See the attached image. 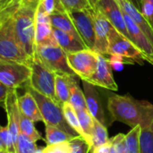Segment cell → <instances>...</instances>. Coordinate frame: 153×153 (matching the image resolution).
I'll return each mask as SVG.
<instances>
[{
    "label": "cell",
    "instance_id": "obj_49",
    "mask_svg": "<svg viewBox=\"0 0 153 153\" xmlns=\"http://www.w3.org/2000/svg\"><path fill=\"white\" fill-rule=\"evenodd\" d=\"M5 1H7V0H0V3H2V2H5Z\"/></svg>",
    "mask_w": 153,
    "mask_h": 153
},
{
    "label": "cell",
    "instance_id": "obj_48",
    "mask_svg": "<svg viewBox=\"0 0 153 153\" xmlns=\"http://www.w3.org/2000/svg\"><path fill=\"white\" fill-rule=\"evenodd\" d=\"M41 152H42V151H41V150H39V151H38L36 153H41Z\"/></svg>",
    "mask_w": 153,
    "mask_h": 153
},
{
    "label": "cell",
    "instance_id": "obj_2",
    "mask_svg": "<svg viewBox=\"0 0 153 153\" xmlns=\"http://www.w3.org/2000/svg\"><path fill=\"white\" fill-rule=\"evenodd\" d=\"M35 16L36 9L22 7L17 3L10 12V22L13 33L30 57H34L35 45Z\"/></svg>",
    "mask_w": 153,
    "mask_h": 153
},
{
    "label": "cell",
    "instance_id": "obj_25",
    "mask_svg": "<svg viewBox=\"0 0 153 153\" xmlns=\"http://www.w3.org/2000/svg\"><path fill=\"white\" fill-rule=\"evenodd\" d=\"M69 103L74 108V110L87 109L84 93L82 91V89L80 88L77 81H75L71 87Z\"/></svg>",
    "mask_w": 153,
    "mask_h": 153
},
{
    "label": "cell",
    "instance_id": "obj_27",
    "mask_svg": "<svg viewBox=\"0 0 153 153\" xmlns=\"http://www.w3.org/2000/svg\"><path fill=\"white\" fill-rule=\"evenodd\" d=\"M94 119V118H93ZM93 131H92V147L91 150L104 145L109 140L108 135L107 127L101 125L100 122L94 119L93 121Z\"/></svg>",
    "mask_w": 153,
    "mask_h": 153
},
{
    "label": "cell",
    "instance_id": "obj_14",
    "mask_svg": "<svg viewBox=\"0 0 153 153\" xmlns=\"http://www.w3.org/2000/svg\"><path fill=\"white\" fill-rule=\"evenodd\" d=\"M50 16L36 9L35 16V45L39 46H57Z\"/></svg>",
    "mask_w": 153,
    "mask_h": 153
},
{
    "label": "cell",
    "instance_id": "obj_41",
    "mask_svg": "<svg viewBox=\"0 0 153 153\" xmlns=\"http://www.w3.org/2000/svg\"><path fill=\"white\" fill-rule=\"evenodd\" d=\"M40 0H18V5L22 7H30L37 9Z\"/></svg>",
    "mask_w": 153,
    "mask_h": 153
},
{
    "label": "cell",
    "instance_id": "obj_18",
    "mask_svg": "<svg viewBox=\"0 0 153 153\" xmlns=\"http://www.w3.org/2000/svg\"><path fill=\"white\" fill-rule=\"evenodd\" d=\"M124 13L128 14L153 45V28L147 19L128 0H117Z\"/></svg>",
    "mask_w": 153,
    "mask_h": 153
},
{
    "label": "cell",
    "instance_id": "obj_30",
    "mask_svg": "<svg viewBox=\"0 0 153 153\" xmlns=\"http://www.w3.org/2000/svg\"><path fill=\"white\" fill-rule=\"evenodd\" d=\"M38 151L36 142L20 132L15 144V153H36Z\"/></svg>",
    "mask_w": 153,
    "mask_h": 153
},
{
    "label": "cell",
    "instance_id": "obj_50",
    "mask_svg": "<svg viewBox=\"0 0 153 153\" xmlns=\"http://www.w3.org/2000/svg\"></svg>",
    "mask_w": 153,
    "mask_h": 153
},
{
    "label": "cell",
    "instance_id": "obj_13",
    "mask_svg": "<svg viewBox=\"0 0 153 153\" xmlns=\"http://www.w3.org/2000/svg\"><path fill=\"white\" fill-rule=\"evenodd\" d=\"M4 108L7 117V127L12 134L14 145L20 134V108L18 105L17 90L10 89L4 101Z\"/></svg>",
    "mask_w": 153,
    "mask_h": 153
},
{
    "label": "cell",
    "instance_id": "obj_43",
    "mask_svg": "<svg viewBox=\"0 0 153 153\" xmlns=\"http://www.w3.org/2000/svg\"><path fill=\"white\" fill-rule=\"evenodd\" d=\"M133 5H134L139 11L142 12V0H128Z\"/></svg>",
    "mask_w": 153,
    "mask_h": 153
},
{
    "label": "cell",
    "instance_id": "obj_36",
    "mask_svg": "<svg viewBox=\"0 0 153 153\" xmlns=\"http://www.w3.org/2000/svg\"><path fill=\"white\" fill-rule=\"evenodd\" d=\"M41 151V153H71V147L69 142H65L56 144L47 145Z\"/></svg>",
    "mask_w": 153,
    "mask_h": 153
},
{
    "label": "cell",
    "instance_id": "obj_3",
    "mask_svg": "<svg viewBox=\"0 0 153 153\" xmlns=\"http://www.w3.org/2000/svg\"><path fill=\"white\" fill-rule=\"evenodd\" d=\"M17 0H13L0 13V60L29 65L31 57L18 42L10 22V12Z\"/></svg>",
    "mask_w": 153,
    "mask_h": 153
},
{
    "label": "cell",
    "instance_id": "obj_35",
    "mask_svg": "<svg viewBox=\"0 0 153 153\" xmlns=\"http://www.w3.org/2000/svg\"><path fill=\"white\" fill-rule=\"evenodd\" d=\"M71 153H89L91 147L82 136H76L69 142Z\"/></svg>",
    "mask_w": 153,
    "mask_h": 153
},
{
    "label": "cell",
    "instance_id": "obj_33",
    "mask_svg": "<svg viewBox=\"0 0 153 153\" xmlns=\"http://www.w3.org/2000/svg\"><path fill=\"white\" fill-rule=\"evenodd\" d=\"M58 1L62 8L65 12L91 8L88 0H58Z\"/></svg>",
    "mask_w": 153,
    "mask_h": 153
},
{
    "label": "cell",
    "instance_id": "obj_40",
    "mask_svg": "<svg viewBox=\"0 0 153 153\" xmlns=\"http://www.w3.org/2000/svg\"><path fill=\"white\" fill-rule=\"evenodd\" d=\"M92 153H116L115 152V145L113 142V138H110L107 143L98 148L92 150Z\"/></svg>",
    "mask_w": 153,
    "mask_h": 153
},
{
    "label": "cell",
    "instance_id": "obj_9",
    "mask_svg": "<svg viewBox=\"0 0 153 153\" xmlns=\"http://www.w3.org/2000/svg\"><path fill=\"white\" fill-rule=\"evenodd\" d=\"M94 9H82L66 12L71 18L80 38L87 48L93 50L95 45Z\"/></svg>",
    "mask_w": 153,
    "mask_h": 153
},
{
    "label": "cell",
    "instance_id": "obj_32",
    "mask_svg": "<svg viewBox=\"0 0 153 153\" xmlns=\"http://www.w3.org/2000/svg\"><path fill=\"white\" fill-rule=\"evenodd\" d=\"M37 9L49 16L56 12H65L58 0H40Z\"/></svg>",
    "mask_w": 153,
    "mask_h": 153
},
{
    "label": "cell",
    "instance_id": "obj_47",
    "mask_svg": "<svg viewBox=\"0 0 153 153\" xmlns=\"http://www.w3.org/2000/svg\"><path fill=\"white\" fill-rule=\"evenodd\" d=\"M0 153H8V152H7V151H5V150L4 149V150H0Z\"/></svg>",
    "mask_w": 153,
    "mask_h": 153
},
{
    "label": "cell",
    "instance_id": "obj_15",
    "mask_svg": "<svg viewBox=\"0 0 153 153\" xmlns=\"http://www.w3.org/2000/svg\"><path fill=\"white\" fill-rule=\"evenodd\" d=\"M124 16L132 42L142 53L144 60L153 65V45L128 14L124 13Z\"/></svg>",
    "mask_w": 153,
    "mask_h": 153
},
{
    "label": "cell",
    "instance_id": "obj_44",
    "mask_svg": "<svg viewBox=\"0 0 153 153\" xmlns=\"http://www.w3.org/2000/svg\"><path fill=\"white\" fill-rule=\"evenodd\" d=\"M13 0H7V1H5V2H2V3H0V13L4 10V9H5L12 2H13Z\"/></svg>",
    "mask_w": 153,
    "mask_h": 153
},
{
    "label": "cell",
    "instance_id": "obj_5",
    "mask_svg": "<svg viewBox=\"0 0 153 153\" xmlns=\"http://www.w3.org/2000/svg\"><path fill=\"white\" fill-rule=\"evenodd\" d=\"M29 65L30 67V76L27 83L38 92L58 104L55 93L56 74L48 68L36 56L30 59Z\"/></svg>",
    "mask_w": 153,
    "mask_h": 153
},
{
    "label": "cell",
    "instance_id": "obj_26",
    "mask_svg": "<svg viewBox=\"0 0 153 153\" xmlns=\"http://www.w3.org/2000/svg\"><path fill=\"white\" fill-rule=\"evenodd\" d=\"M62 109H63L65 118L66 122L68 123V125L72 127V129L74 131H75L78 134V135H80L83 138V133H82V127L80 126L78 116L76 114V111L74 110V108L71 106V104L69 102H67L62 106Z\"/></svg>",
    "mask_w": 153,
    "mask_h": 153
},
{
    "label": "cell",
    "instance_id": "obj_20",
    "mask_svg": "<svg viewBox=\"0 0 153 153\" xmlns=\"http://www.w3.org/2000/svg\"><path fill=\"white\" fill-rule=\"evenodd\" d=\"M53 31L57 46H59L66 54L87 48V47L82 42V40H81L78 38L56 29H54Z\"/></svg>",
    "mask_w": 153,
    "mask_h": 153
},
{
    "label": "cell",
    "instance_id": "obj_45",
    "mask_svg": "<svg viewBox=\"0 0 153 153\" xmlns=\"http://www.w3.org/2000/svg\"><path fill=\"white\" fill-rule=\"evenodd\" d=\"M88 1H89V3H90L91 7L92 9H95V6H96V4H97V3H98L99 0H88Z\"/></svg>",
    "mask_w": 153,
    "mask_h": 153
},
{
    "label": "cell",
    "instance_id": "obj_1",
    "mask_svg": "<svg viewBox=\"0 0 153 153\" xmlns=\"http://www.w3.org/2000/svg\"><path fill=\"white\" fill-rule=\"evenodd\" d=\"M108 109L111 123L119 121L131 126H139L141 129L153 128V104L138 100L128 95L111 94L108 100Z\"/></svg>",
    "mask_w": 153,
    "mask_h": 153
},
{
    "label": "cell",
    "instance_id": "obj_7",
    "mask_svg": "<svg viewBox=\"0 0 153 153\" xmlns=\"http://www.w3.org/2000/svg\"><path fill=\"white\" fill-rule=\"evenodd\" d=\"M66 56L69 66L82 81L89 82L92 78L98 65V53L86 48L73 53H67Z\"/></svg>",
    "mask_w": 153,
    "mask_h": 153
},
{
    "label": "cell",
    "instance_id": "obj_21",
    "mask_svg": "<svg viewBox=\"0 0 153 153\" xmlns=\"http://www.w3.org/2000/svg\"><path fill=\"white\" fill-rule=\"evenodd\" d=\"M75 81H77V77L65 74H56L55 93L57 103L61 107L65 103L69 102L71 87Z\"/></svg>",
    "mask_w": 153,
    "mask_h": 153
},
{
    "label": "cell",
    "instance_id": "obj_22",
    "mask_svg": "<svg viewBox=\"0 0 153 153\" xmlns=\"http://www.w3.org/2000/svg\"><path fill=\"white\" fill-rule=\"evenodd\" d=\"M51 25L54 29L67 32L82 40L71 18L66 12H56L50 15Z\"/></svg>",
    "mask_w": 153,
    "mask_h": 153
},
{
    "label": "cell",
    "instance_id": "obj_29",
    "mask_svg": "<svg viewBox=\"0 0 153 153\" xmlns=\"http://www.w3.org/2000/svg\"><path fill=\"white\" fill-rule=\"evenodd\" d=\"M20 132L35 142L42 139V136L34 126V122L25 117L22 112L20 114Z\"/></svg>",
    "mask_w": 153,
    "mask_h": 153
},
{
    "label": "cell",
    "instance_id": "obj_10",
    "mask_svg": "<svg viewBox=\"0 0 153 153\" xmlns=\"http://www.w3.org/2000/svg\"><path fill=\"white\" fill-rule=\"evenodd\" d=\"M94 29H95V45L93 51L96 53L108 56L111 40L119 33L108 20L100 12L94 10Z\"/></svg>",
    "mask_w": 153,
    "mask_h": 153
},
{
    "label": "cell",
    "instance_id": "obj_28",
    "mask_svg": "<svg viewBox=\"0 0 153 153\" xmlns=\"http://www.w3.org/2000/svg\"><path fill=\"white\" fill-rule=\"evenodd\" d=\"M140 134L141 127L139 126L132 128L125 136V143L127 153H140Z\"/></svg>",
    "mask_w": 153,
    "mask_h": 153
},
{
    "label": "cell",
    "instance_id": "obj_34",
    "mask_svg": "<svg viewBox=\"0 0 153 153\" xmlns=\"http://www.w3.org/2000/svg\"><path fill=\"white\" fill-rule=\"evenodd\" d=\"M0 141L8 153H15V145L12 137V134L6 126H0Z\"/></svg>",
    "mask_w": 153,
    "mask_h": 153
},
{
    "label": "cell",
    "instance_id": "obj_46",
    "mask_svg": "<svg viewBox=\"0 0 153 153\" xmlns=\"http://www.w3.org/2000/svg\"><path fill=\"white\" fill-rule=\"evenodd\" d=\"M4 146H3V144H2V143H1V141H0V150H4Z\"/></svg>",
    "mask_w": 153,
    "mask_h": 153
},
{
    "label": "cell",
    "instance_id": "obj_39",
    "mask_svg": "<svg viewBox=\"0 0 153 153\" xmlns=\"http://www.w3.org/2000/svg\"><path fill=\"white\" fill-rule=\"evenodd\" d=\"M125 134H119L113 138L114 145H115V152L116 153H127L126 152V143H125Z\"/></svg>",
    "mask_w": 153,
    "mask_h": 153
},
{
    "label": "cell",
    "instance_id": "obj_42",
    "mask_svg": "<svg viewBox=\"0 0 153 153\" xmlns=\"http://www.w3.org/2000/svg\"><path fill=\"white\" fill-rule=\"evenodd\" d=\"M9 90L10 89L6 88L4 84H2L0 82V104L4 103V101L5 98H6V95H7V93L9 91Z\"/></svg>",
    "mask_w": 153,
    "mask_h": 153
},
{
    "label": "cell",
    "instance_id": "obj_23",
    "mask_svg": "<svg viewBox=\"0 0 153 153\" xmlns=\"http://www.w3.org/2000/svg\"><path fill=\"white\" fill-rule=\"evenodd\" d=\"M78 116L80 126L83 133V138L85 141L92 147V131H93V117L88 111V109H79L75 110Z\"/></svg>",
    "mask_w": 153,
    "mask_h": 153
},
{
    "label": "cell",
    "instance_id": "obj_31",
    "mask_svg": "<svg viewBox=\"0 0 153 153\" xmlns=\"http://www.w3.org/2000/svg\"><path fill=\"white\" fill-rule=\"evenodd\" d=\"M140 153H153V128L141 129Z\"/></svg>",
    "mask_w": 153,
    "mask_h": 153
},
{
    "label": "cell",
    "instance_id": "obj_19",
    "mask_svg": "<svg viewBox=\"0 0 153 153\" xmlns=\"http://www.w3.org/2000/svg\"><path fill=\"white\" fill-rule=\"evenodd\" d=\"M18 105L20 111L34 123L43 122L37 101L28 91H26L23 95L18 96Z\"/></svg>",
    "mask_w": 153,
    "mask_h": 153
},
{
    "label": "cell",
    "instance_id": "obj_8",
    "mask_svg": "<svg viewBox=\"0 0 153 153\" xmlns=\"http://www.w3.org/2000/svg\"><path fill=\"white\" fill-rule=\"evenodd\" d=\"M30 76L29 65L0 60V82L6 88L17 90L29 82Z\"/></svg>",
    "mask_w": 153,
    "mask_h": 153
},
{
    "label": "cell",
    "instance_id": "obj_17",
    "mask_svg": "<svg viewBox=\"0 0 153 153\" xmlns=\"http://www.w3.org/2000/svg\"><path fill=\"white\" fill-rule=\"evenodd\" d=\"M88 82L92 83L95 86L101 87L109 91H116L118 90V86L116 83L114 77H113L112 67L107 56L99 54L96 72L94 75L92 76V78Z\"/></svg>",
    "mask_w": 153,
    "mask_h": 153
},
{
    "label": "cell",
    "instance_id": "obj_38",
    "mask_svg": "<svg viewBox=\"0 0 153 153\" xmlns=\"http://www.w3.org/2000/svg\"><path fill=\"white\" fill-rule=\"evenodd\" d=\"M142 13L153 28V4L148 0H142Z\"/></svg>",
    "mask_w": 153,
    "mask_h": 153
},
{
    "label": "cell",
    "instance_id": "obj_4",
    "mask_svg": "<svg viewBox=\"0 0 153 153\" xmlns=\"http://www.w3.org/2000/svg\"><path fill=\"white\" fill-rule=\"evenodd\" d=\"M24 87H25V90L28 91L37 101V104L39 106V111H40V114L42 116L43 122L45 123V125L56 126L63 130L66 134L72 135L73 137L80 136L75 131L72 129V127L66 122L64 113H63L62 107L60 105L56 104L55 101H53L51 99L48 98L47 96L35 91L28 83H26Z\"/></svg>",
    "mask_w": 153,
    "mask_h": 153
},
{
    "label": "cell",
    "instance_id": "obj_11",
    "mask_svg": "<svg viewBox=\"0 0 153 153\" xmlns=\"http://www.w3.org/2000/svg\"><path fill=\"white\" fill-rule=\"evenodd\" d=\"M94 10L104 15L122 36L132 42L125 21L124 12L117 0H99Z\"/></svg>",
    "mask_w": 153,
    "mask_h": 153
},
{
    "label": "cell",
    "instance_id": "obj_12",
    "mask_svg": "<svg viewBox=\"0 0 153 153\" xmlns=\"http://www.w3.org/2000/svg\"><path fill=\"white\" fill-rule=\"evenodd\" d=\"M117 55L124 57L132 64L138 63L143 65L145 61L142 53L134 45L133 42L118 33L110 42L108 48V55Z\"/></svg>",
    "mask_w": 153,
    "mask_h": 153
},
{
    "label": "cell",
    "instance_id": "obj_16",
    "mask_svg": "<svg viewBox=\"0 0 153 153\" xmlns=\"http://www.w3.org/2000/svg\"><path fill=\"white\" fill-rule=\"evenodd\" d=\"M82 86L88 111L95 120H97L101 125L107 127L108 125L107 124V119L105 117L104 108L102 107L100 95L96 88L97 86L86 81H82Z\"/></svg>",
    "mask_w": 153,
    "mask_h": 153
},
{
    "label": "cell",
    "instance_id": "obj_6",
    "mask_svg": "<svg viewBox=\"0 0 153 153\" xmlns=\"http://www.w3.org/2000/svg\"><path fill=\"white\" fill-rule=\"evenodd\" d=\"M35 56L56 74L78 77L68 65L66 53L59 46L36 47Z\"/></svg>",
    "mask_w": 153,
    "mask_h": 153
},
{
    "label": "cell",
    "instance_id": "obj_24",
    "mask_svg": "<svg viewBox=\"0 0 153 153\" xmlns=\"http://www.w3.org/2000/svg\"><path fill=\"white\" fill-rule=\"evenodd\" d=\"M45 132H46V138L45 142L47 145H51V144H56L60 143H65V142H70L73 138L72 135L66 134L63 130L53 126H48L45 125Z\"/></svg>",
    "mask_w": 153,
    "mask_h": 153
},
{
    "label": "cell",
    "instance_id": "obj_37",
    "mask_svg": "<svg viewBox=\"0 0 153 153\" xmlns=\"http://www.w3.org/2000/svg\"><path fill=\"white\" fill-rule=\"evenodd\" d=\"M108 62L112 67V70L114 69L116 71H121L124 68L125 64L133 65L128 60L125 59L124 57H122L120 56H117V55H109L108 57Z\"/></svg>",
    "mask_w": 153,
    "mask_h": 153
}]
</instances>
